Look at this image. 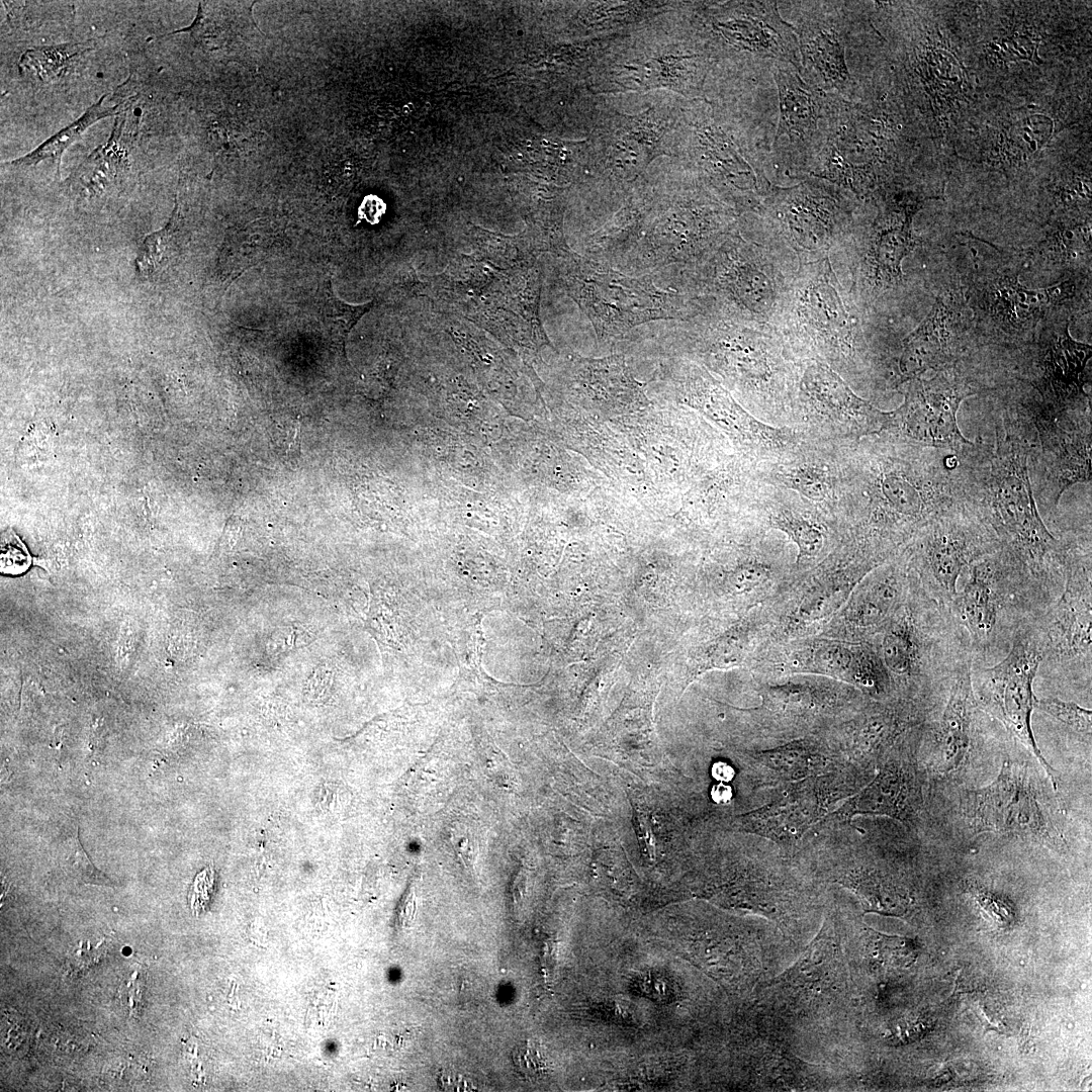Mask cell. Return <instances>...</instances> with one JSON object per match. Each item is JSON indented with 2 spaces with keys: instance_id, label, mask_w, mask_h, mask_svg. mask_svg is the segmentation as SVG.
Instances as JSON below:
<instances>
[{
  "instance_id": "obj_1",
  "label": "cell",
  "mask_w": 1092,
  "mask_h": 1092,
  "mask_svg": "<svg viewBox=\"0 0 1092 1092\" xmlns=\"http://www.w3.org/2000/svg\"><path fill=\"white\" fill-rule=\"evenodd\" d=\"M838 455L842 522L892 550L900 551L926 524L964 505L957 452L880 433L838 442Z\"/></svg>"
},
{
  "instance_id": "obj_2",
  "label": "cell",
  "mask_w": 1092,
  "mask_h": 1092,
  "mask_svg": "<svg viewBox=\"0 0 1092 1092\" xmlns=\"http://www.w3.org/2000/svg\"><path fill=\"white\" fill-rule=\"evenodd\" d=\"M1031 425L1016 411L1005 413L994 444L981 438L958 451L964 504L985 522L1052 601L1064 585L1063 539L1042 521L1033 494L1028 458Z\"/></svg>"
},
{
  "instance_id": "obj_3",
  "label": "cell",
  "mask_w": 1092,
  "mask_h": 1092,
  "mask_svg": "<svg viewBox=\"0 0 1092 1092\" xmlns=\"http://www.w3.org/2000/svg\"><path fill=\"white\" fill-rule=\"evenodd\" d=\"M805 1059L848 1076L857 1032V1001L835 920L825 906L815 936L781 973L747 998Z\"/></svg>"
},
{
  "instance_id": "obj_4",
  "label": "cell",
  "mask_w": 1092,
  "mask_h": 1092,
  "mask_svg": "<svg viewBox=\"0 0 1092 1092\" xmlns=\"http://www.w3.org/2000/svg\"><path fill=\"white\" fill-rule=\"evenodd\" d=\"M542 248L526 234L482 231L468 254L420 281V294L526 353L549 346L540 317Z\"/></svg>"
},
{
  "instance_id": "obj_5",
  "label": "cell",
  "mask_w": 1092,
  "mask_h": 1092,
  "mask_svg": "<svg viewBox=\"0 0 1092 1092\" xmlns=\"http://www.w3.org/2000/svg\"><path fill=\"white\" fill-rule=\"evenodd\" d=\"M667 341L709 371L755 418L790 427L800 368L776 327L696 311L679 321Z\"/></svg>"
},
{
  "instance_id": "obj_6",
  "label": "cell",
  "mask_w": 1092,
  "mask_h": 1092,
  "mask_svg": "<svg viewBox=\"0 0 1092 1092\" xmlns=\"http://www.w3.org/2000/svg\"><path fill=\"white\" fill-rule=\"evenodd\" d=\"M764 125L728 101L697 98L681 110L685 171L741 216L754 214L777 185Z\"/></svg>"
},
{
  "instance_id": "obj_7",
  "label": "cell",
  "mask_w": 1092,
  "mask_h": 1092,
  "mask_svg": "<svg viewBox=\"0 0 1092 1092\" xmlns=\"http://www.w3.org/2000/svg\"><path fill=\"white\" fill-rule=\"evenodd\" d=\"M740 229L698 266L679 273L678 285L692 310L765 326H778L799 267L788 250Z\"/></svg>"
},
{
  "instance_id": "obj_8",
  "label": "cell",
  "mask_w": 1092,
  "mask_h": 1092,
  "mask_svg": "<svg viewBox=\"0 0 1092 1092\" xmlns=\"http://www.w3.org/2000/svg\"><path fill=\"white\" fill-rule=\"evenodd\" d=\"M864 316L827 257L799 264L777 329L798 358L825 363L856 392L871 386Z\"/></svg>"
},
{
  "instance_id": "obj_9",
  "label": "cell",
  "mask_w": 1092,
  "mask_h": 1092,
  "mask_svg": "<svg viewBox=\"0 0 1092 1092\" xmlns=\"http://www.w3.org/2000/svg\"><path fill=\"white\" fill-rule=\"evenodd\" d=\"M639 239L615 269L632 276L674 265L679 273L702 263L735 231L741 215L685 170L654 186Z\"/></svg>"
},
{
  "instance_id": "obj_10",
  "label": "cell",
  "mask_w": 1092,
  "mask_h": 1092,
  "mask_svg": "<svg viewBox=\"0 0 1092 1092\" xmlns=\"http://www.w3.org/2000/svg\"><path fill=\"white\" fill-rule=\"evenodd\" d=\"M866 201L876 207L875 216L857 209L849 234L829 257L864 311L904 289L903 261L918 247L912 220L920 206L912 192L895 183Z\"/></svg>"
},
{
  "instance_id": "obj_11",
  "label": "cell",
  "mask_w": 1092,
  "mask_h": 1092,
  "mask_svg": "<svg viewBox=\"0 0 1092 1092\" xmlns=\"http://www.w3.org/2000/svg\"><path fill=\"white\" fill-rule=\"evenodd\" d=\"M554 258L562 286L588 317L600 342L619 340L648 322L692 315L686 293L655 285L652 274L628 275L570 249Z\"/></svg>"
},
{
  "instance_id": "obj_12",
  "label": "cell",
  "mask_w": 1092,
  "mask_h": 1092,
  "mask_svg": "<svg viewBox=\"0 0 1092 1092\" xmlns=\"http://www.w3.org/2000/svg\"><path fill=\"white\" fill-rule=\"evenodd\" d=\"M777 1L697 3L691 23L708 50L714 68L732 77L759 83L779 65L801 71L793 25L779 12Z\"/></svg>"
},
{
  "instance_id": "obj_13",
  "label": "cell",
  "mask_w": 1092,
  "mask_h": 1092,
  "mask_svg": "<svg viewBox=\"0 0 1092 1092\" xmlns=\"http://www.w3.org/2000/svg\"><path fill=\"white\" fill-rule=\"evenodd\" d=\"M968 579L947 616L975 653L991 651L1037 618L1046 599L1024 566L1002 546L968 566Z\"/></svg>"
},
{
  "instance_id": "obj_14",
  "label": "cell",
  "mask_w": 1092,
  "mask_h": 1092,
  "mask_svg": "<svg viewBox=\"0 0 1092 1092\" xmlns=\"http://www.w3.org/2000/svg\"><path fill=\"white\" fill-rule=\"evenodd\" d=\"M860 201L839 186L813 176L775 185L751 215V230L791 252L799 264L830 257L853 224Z\"/></svg>"
},
{
  "instance_id": "obj_15",
  "label": "cell",
  "mask_w": 1092,
  "mask_h": 1092,
  "mask_svg": "<svg viewBox=\"0 0 1092 1092\" xmlns=\"http://www.w3.org/2000/svg\"><path fill=\"white\" fill-rule=\"evenodd\" d=\"M895 138L876 107L840 98L829 121L825 146L809 176L827 180L866 201L893 183Z\"/></svg>"
},
{
  "instance_id": "obj_16",
  "label": "cell",
  "mask_w": 1092,
  "mask_h": 1092,
  "mask_svg": "<svg viewBox=\"0 0 1092 1092\" xmlns=\"http://www.w3.org/2000/svg\"><path fill=\"white\" fill-rule=\"evenodd\" d=\"M1000 547L989 526L964 504L922 527L900 554L919 588L947 615L962 572Z\"/></svg>"
},
{
  "instance_id": "obj_17",
  "label": "cell",
  "mask_w": 1092,
  "mask_h": 1092,
  "mask_svg": "<svg viewBox=\"0 0 1092 1092\" xmlns=\"http://www.w3.org/2000/svg\"><path fill=\"white\" fill-rule=\"evenodd\" d=\"M872 778L847 764L769 789L755 808L737 818L736 825L774 842L793 858L804 836Z\"/></svg>"
},
{
  "instance_id": "obj_18",
  "label": "cell",
  "mask_w": 1092,
  "mask_h": 1092,
  "mask_svg": "<svg viewBox=\"0 0 1092 1092\" xmlns=\"http://www.w3.org/2000/svg\"><path fill=\"white\" fill-rule=\"evenodd\" d=\"M1064 585L1060 597L1035 619L1042 661L1055 673L1091 680V531L1064 539Z\"/></svg>"
},
{
  "instance_id": "obj_19",
  "label": "cell",
  "mask_w": 1092,
  "mask_h": 1092,
  "mask_svg": "<svg viewBox=\"0 0 1092 1092\" xmlns=\"http://www.w3.org/2000/svg\"><path fill=\"white\" fill-rule=\"evenodd\" d=\"M1042 661V648L1035 619L1013 634L1006 656L998 663L972 666V686L979 709L999 721L1040 763L1054 787L1056 770L1042 755L1032 730L1031 718L1036 697L1033 682Z\"/></svg>"
},
{
  "instance_id": "obj_20",
  "label": "cell",
  "mask_w": 1092,
  "mask_h": 1092,
  "mask_svg": "<svg viewBox=\"0 0 1092 1092\" xmlns=\"http://www.w3.org/2000/svg\"><path fill=\"white\" fill-rule=\"evenodd\" d=\"M676 398L710 421L742 455L770 462L797 448L804 437L790 427L763 423L750 414L709 371L679 358L667 368Z\"/></svg>"
},
{
  "instance_id": "obj_21",
  "label": "cell",
  "mask_w": 1092,
  "mask_h": 1092,
  "mask_svg": "<svg viewBox=\"0 0 1092 1092\" xmlns=\"http://www.w3.org/2000/svg\"><path fill=\"white\" fill-rule=\"evenodd\" d=\"M890 412L858 395L825 363L800 359L791 428L804 438L847 442L882 433Z\"/></svg>"
},
{
  "instance_id": "obj_22",
  "label": "cell",
  "mask_w": 1092,
  "mask_h": 1092,
  "mask_svg": "<svg viewBox=\"0 0 1092 1092\" xmlns=\"http://www.w3.org/2000/svg\"><path fill=\"white\" fill-rule=\"evenodd\" d=\"M1016 406L1035 434L1028 458L1034 497L1044 510L1055 512L1065 490L1091 482V408L1057 414L1037 400Z\"/></svg>"
},
{
  "instance_id": "obj_23",
  "label": "cell",
  "mask_w": 1092,
  "mask_h": 1092,
  "mask_svg": "<svg viewBox=\"0 0 1092 1092\" xmlns=\"http://www.w3.org/2000/svg\"><path fill=\"white\" fill-rule=\"evenodd\" d=\"M994 389L964 374L958 364L937 371L930 379L915 378L898 391L904 401L890 412L882 433L920 447L961 451L973 443L965 438L957 422L962 401Z\"/></svg>"
},
{
  "instance_id": "obj_24",
  "label": "cell",
  "mask_w": 1092,
  "mask_h": 1092,
  "mask_svg": "<svg viewBox=\"0 0 1092 1092\" xmlns=\"http://www.w3.org/2000/svg\"><path fill=\"white\" fill-rule=\"evenodd\" d=\"M962 809L975 833L1014 835L1053 849L1067 845L1050 818L1033 777L1023 764L1004 761L991 784L964 793Z\"/></svg>"
},
{
  "instance_id": "obj_25",
  "label": "cell",
  "mask_w": 1092,
  "mask_h": 1092,
  "mask_svg": "<svg viewBox=\"0 0 1092 1092\" xmlns=\"http://www.w3.org/2000/svg\"><path fill=\"white\" fill-rule=\"evenodd\" d=\"M794 3V2H793ZM794 30L798 39L801 76L818 89L849 102H858V84L849 61L854 51L857 3L805 1Z\"/></svg>"
},
{
  "instance_id": "obj_26",
  "label": "cell",
  "mask_w": 1092,
  "mask_h": 1092,
  "mask_svg": "<svg viewBox=\"0 0 1092 1092\" xmlns=\"http://www.w3.org/2000/svg\"><path fill=\"white\" fill-rule=\"evenodd\" d=\"M779 91V122L770 144L774 172L795 179L809 176L823 150L839 97L808 83L790 64L771 72Z\"/></svg>"
},
{
  "instance_id": "obj_27",
  "label": "cell",
  "mask_w": 1092,
  "mask_h": 1092,
  "mask_svg": "<svg viewBox=\"0 0 1092 1092\" xmlns=\"http://www.w3.org/2000/svg\"><path fill=\"white\" fill-rule=\"evenodd\" d=\"M914 731L886 754L874 777L830 815L839 819L873 816L891 819L908 832L919 828L923 809L921 780L915 758Z\"/></svg>"
},
{
  "instance_id": "obj_28",
  "label": "cell",
  "mask_w": 1092,
  "mask_h": 1092,
  "mask_svg": "<svg viewBox=\"0 0 1092 1092\" xmlns=\"http://www.w3.org/2000/svg\"><path fill=\"white\" fill-rule=\"evenodd\" d=\"M923 708L913 699L884 700L862 709L852 720L823 731L842 761L871 776L893 746L919 730Z\"/></svg>"
},
{
  "instance_id": "obj_29",
  "label": "cell",
  "mask_w": 1092,
  "mask_h": 1092,
  "mask_svg": "<svg viewBox=\"0 0 1092 1092\" xmlns=\"http://www.w3.org/2000/svg\"><path fill=\"white\" fill-rule=\"evenodd\" d=\"M756 473L762 483L794 491L836 523H842L838 442L804 438L780 459L757 463Z\"/></svg>"
},
{
  "instance_id": "obj_30",
  "label": "cell",
  "mask_w": 1092,
  "mask_h": 1092,
  "mask_svg": "<svg viewBox=\"0 0 1092 1092\" xmlns=\"http://www.w3.org/2000/svg\"><path fill=\"white\" fill-rule=\"evenodd\" d=\"M959 348L951 331V311L940 298L918 327L900 340L896 350L874 364L871 385L899 391L910 380L930 370L958 364Z\"/></svg>"
},
{
  "instance_id": "obj_31",
  "label": "cell",
  "mask_w": 1092,
  "mask_h": 1092,
  "mask_svg": "<svg viewBox=\"0 0 1092 1092\" xmlns=\"http://www.w3.org/2000/svg\"><path fill=\"white\" fill-rule=\"evenodd\" d=\"M957 630L943 611L930 621L919 623L910 610L896 616L882 641V655L887 669L905 677H925L939 673L950 677L964 654L947 655L946 636Z\"/></svg>"
},
{
  "instance_id": "obj_32",
  "label": "cell",
  "mask_w": 1092,
  "mask_h": 1092,
  "mask_svg": "<svg viewBox=\"0 0 1092 1092\" xmlns=\"http://www.w3.org/2000/svg\"><path fill=\"white\" fill-rule=\"evenodd\" d=\"M741 761L750 787L754 793L760 795L769 789L847 765L823 733L809 734L775 746L755 748L745 752Z\"/></svg>"
},
{
  "instance_id": "obj_33",
  "label": "cell",
  "mask_w": 1092,
  "mask_h": 1092,
  "mask_svg": "<svg viewBox=\"0 0 1092 1092\" xmlns=\"http://www.w3.org/2000/svg\"><path fill=\"white\" fill-rule=\"evenodd\" d=\"M747 515L784 532L798 548V564L813 562L824 554L829 527L837 524L798 493L764 483Z\"/></svg>"
},
{
  "instance_id": "obj_34",
  "label": "cell",
  "mask_w": 1092,
  "mask_h": 1092,
  "mask_svg": "<svg viewBox=\"0 0 1092 1092\" xmlns=\"http://www.w3.org/2000/svg\"><path fill=\"white\" fill-rule=\"evenodd\" d=\"M1069 325L1045 344L1038 359L1040 374L1027 381L1039 393V402L1057 414L1090 408L1083 374L1092 348L1075 341Z\"/></svg>"
},
{
  "instance_id": "obj_35",
  "label": "cell",
  "mask_w": 1092,
  "mask_h": 1092,
  "mask_svg": "<svg viewBox=\"0 0 1092 1092\" xmlns=\"http://www.w3.org/2000/svg\"><path fill=\"white\" fill-rule=\"evenodd\" d=\"M973 662V654L967 650L951 675L947 701L932 731L931 764L941 775L959 769L973 745L979 708L972 686Z\"/></svg>"
},
{
  "instance_id": "obj_36",
  "label": "cell",
  "mask_w": 1092,
  "mask_h": 1092,
  "mask_svg": "<svg viewBox=\"0 0 1092 1092\" xmlns=\"http://www.w3.org/2000/svg\"><path fill=\"white\" fill-rule=\"evenodd\" d=\"M571 386L590 410L624 415L649 405L643 385L632 375L625 357L571 358Z\"/></svg>"
},
{
  "instance_id": "obj_37",
  "label": "cell",
  "mask_w": 1092,
  "mask_h": 1092,
  "mask_svg": "<svg viewBox=\"0 0 1092 1092\" xmlns=\"http://www.w3.org/2000/svg\"><path fill=\"white\" fill-rule=\"evenodd\" d=\"M679 118L655 106L636 115L617 113L614 125L601 138L605 162L625 176H641L655 157L667 155L664 135L677 128Z\"/></svg>"
},
{
  "instance_id": "obj_38",
  "label": "cell",
  "mask_w": 1092,
  "mask_h": 1092,
  "mask_svg": "<svg viewBox=\"0 0 1092 1092\" xmlns=\"http://www.w3.org/2000/svg\"><path fill=\"white\" fill-rule=\"evenodd\" d=\"M1012 276L988 280L981 290V308L1006 332L1033 328L1046 310L1065 300L1072 292L1070 281L1041 289H1026Z\"/></svg>"
},
{
  "instance_id": "obj_39",
  "label": "cell",
  "mask_w": 1092,
  "mask_h": 1092,
  "mask_svg": "<svg viewBox=\"0 0 1092 1092\" xmlns=\"http://www.w3.org/2000/svg\"><path fill=\"white\" fill-rule=\"evenodd\" d=\"M654 192L642 178L628 188L623 206L589 236L584 256L616 268L636 245Z\"/></svg>"
},
{
  "instance_id": "obj_40",
  "label": "cell",
  "mask_w": 1092,
  "mask_h": 1092,
  "mask_svg": "<svg viewBox=\"0 0 1092 1092\" xmlns=\"http://www.w3.org/2000/svg\"><path fill=\"white\" fill-rule=\"evenodd\" d=\"M899 557L901 560L874 574L862 588L854 609V619L859 626H877L895 611L902 595V581L908 573L900 552Z\"/></svg>"
},
{
  "instance_id": "obj_41",
  "label": "cell",
  "mask_w": 1092,
  "mask_h": 1092,
  "mask_svg": "<svg viewBox=\"0 0 1092 1092\" xmlns=\"http://www.w3.org/2000/svg\"><path fill=\"white\" fill-rule=\"evenodd\" d=\"M105 98L106 95L102 96L96 103L92 104L77 120L52 135L35 150L14 161L5 163V165L23 167L36 165L41 161H51L56 164V167L59 171L61 159L64 152L72 144H74L82 135V133L89 128V126L102 118L117 115L121 111V109H119L120 104H116L114 106H105Z\"/></svg>"
},
{
  "instance_id": "obj_42",
  "label": "cell",
  "mask_w": 1092,
  "mask_h": 1092,
  "mask_svg": "<svg viewBox=\"0 0 1092 1092\" xmlns=\"http://www.w3.org/2000/svg\"><path fill=\"white\" fill-rule=\"evenodd\" d=\"M373 306V301L363 304H350L335 295L331 280L326 279L318 286L313 309L330 338L344 346L346 339L358 321Z\"/></svg>"
},
{
  "instance_id": "obj_43",
  "label": "cell",
  "mask_w": 1092,
  "mask_h": 1092,
  "mask_svg": "<svg viewBox=\"0 0 1092 1092\" xmlns=\"http://www.w3.org/2000/svg\"><path fill=\"white\" fill-rule=\"evenodd\" d=\"M88 46L75 42L29 49L21 56L19 69L41 82L55 81L68 73L75 58L92 49Z\"/></svg>"
},
{
  "instance_id": "obj_44",
  "label": "cell",
  "mask_w": 1092,
  "mask_h": 1092,
  "mask_svg": "<svg viewBox=\"0 0 1092 1092\" xmlns=\"http://www.w3.org/2000/svg\"><path fill=\"white\" fill-rule=\"evenodd\" d=\"M179 205L175 207L167 224L161 230L148 235L140 248L135 263L141 276L150 277L165 266L174 253L179 234Z\"/></svg>"
},
{
  "instance_id": "obj_45",
  "label": "cell",
  "mask_w": 1092,
  "mask_h": 1092,
  "mask_svg": "<svg viewBox=\"0 0 1092 1092\" xmlns=\"http://www.w3.org/2000/svg\"><path fill=\"white\" fill-rule=\"evenodd\" d=\"M223 6L213 2H200L191 25L171 33L188 32L197 43L206 49H217L233 34L231 15Z\"/></svg>"
},
{
  "instance_id": "obj_46",
  "label": "cell",
  "mask_w": 1092,
  "mask_h": 1092,
  "mask_svg": "<svg viewBox=\"0 0 1092 1092\" xmlns=\"http://www.w3.org/2000/svg\"><path fill=\"white\" fill-rule=\"evenodd\" d=\"M1034 709L1049 715L1091 744L1092 712L1074 702L1055 697L1036 698Z\"/></svg>"
},
{
  "instance_id": "obj_47",
  "label": "cell",
  "mask_w": 1092,
  "mask_h": 1092,
  "mask_svg": "<svg viewBox=\"0 0 1092 1092\" xmlns=\"http://www.w3.org/2000/svg\"><path fill=\"white\" fill-rule=\"evenodd\" d=\"M0 563L1 572L5 574L21 573L30 564L27 549L13 531H7L2 535Z\"/></svg>"
},
{
  "instance_id": "obj_48",
  "label": "cell",
  "mask_w": 1092,
  "mask_h": 1092,
  "mask_svg": "<svg viewBox=\"0 0 1092 1092\" xmlns=\"http://www.w3.org/2000/svg\"><path fill=\"white\" fill-rule=\"evenodd\" d=\"M71 853L68 857L70 871L75 877L87 884L113 886V883L102 872L98 871L90 861L84 851L78 836L70 840Z\"/></svg>"
},
{
  "instance_id": "obj_49",
  "label": "cell",
  "mask_w": 1092,
  "mask_h": 1092,
  "mask_svg": "<svg viewBox=\"0 0 1092 1092\" xmlns=\"http://www.w3.org/2000/svg\"><path fill=\"white\" fill-rule=\"evenodd\" d=\"M513 1059L516 1067L525 1075L539 1073L544 1067L540 1051L530 1042H524L515 1049Z\"/></svg>"
},
{
  "instance_id": "obj_50",
  "label": "cell",
  "mask_w": 1092,
  "mask_h": 1092,
  "mask_svg": "<svg viewBox=\"0 0 1092 1092\" xmlns=\"http://www.w3.org/2000/svg\"><path fill=\"white\" fill-rule=\"evenodd\" d=\"M451 838L457 852L460 854L466 866L471 864L476 856L477 842L473 835H471L469 829H467L465 825L460 824L453 829Z\"/></svg>"
},
{
  "instance_id": "obj_51",
  "label": "cell",
  "mask_w": 1092,
  "mask_h": 1092,
  "mask_svg": "<svg viewBox=\"0 0 1092 1092\" xmlns=\"http://www.w3.org/2000/svg\"><path fill=\"white\" fill-rule=\"evenodd\" d=\"M439 1085L442 1089L447 1091H471L473 1086L469 1081L463 1079L460 1075L453 1073H445L439 1078Z\"/></svg>"
},
{
  "instance_id": "obj_52",
  "label": "cell",
  "mask_w": 1092,
  "mask_h": 1092,
  "mask_svg": "<svg viewBox=\"0 0 1092 1092\" xmlns=\"http://www.w3.org/2000/svg\"><path fill=\"white\" fill-rule=\"evenodd\" d=\"M733 789L729 783L717 782L710 791L711 800L718 806H726L733 799Z\"/></svg>"
},
{
  "instance_id": "obj_53",
  "label": "cell",
  "mask_w": 1092,
  "mask_h": 1092,
  "mask_svg": "<svg viewBox=\"0 0 1092 1092\" xmlns=\"http://www.w3.org/2000/svg\"><path fill=\"white\" fill-rule=\"evenodd\" d=\"M711 776L716 782L730 783L736 776L732 764L725 761H716L711 768Z\"/></svg>"
}]
</instances>
